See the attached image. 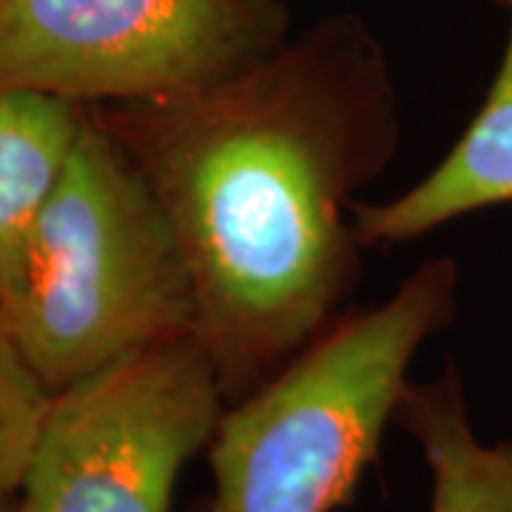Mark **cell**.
Masks as SVG:
<instances>
[{
    "label": "cell",
    "instance_id": "cell-1",
    "mask_svg": "<svg viewBox=\"0 0 512 512\" xmlns=\"http://www.w3.org/2000/svg\"><path fill=\"white\" fill-rule=\"evenodd\" d=\"M382 46L336 15L228 80L94 114L183 245L225 402L328 328L353 285V194L396 146Z\"/></svg>",
    "mask_w": 512,
    "mask_h": 512
},
{
    "label": "cell",
    "instance_id": "cell-2",
    "mask_svg": "<svg viewBox=\"0 0 512 512\" xmlns=\"http://www.w3.org/2000/svg\"><path fill=\"white\" fill-rule=\"evenodd\" d=\"M0 322L52 393L197 328L171 220L94 114L0 296Z\"/></svg>",
    "mask_w": 512,
    "mask_h": 512
},
{
    "label": "cell",
    "instance_id": "cell-3",
    "mask_svg": "<svg viewBox=\"0 0 512 512\" xmlns=\"http://www.w3.org/2000/svg\"><path fill=\"white\" fill-rule=\"evenodd\" d=\"M458 265L424 262L379 308L330 322L222 410L202 512H336L379 458L421 342L450 322Z\"/></svg>",
    "mask_w": 512,
    "mask_h": 512
},
{
    "label": "cell",
    "instance_id": "cell-4",
    "mask_svg": "<svg viewBox=\"0 0 512 512\" xmlns=\"http://www.w3.org/2000/svg\"><path fill=\"white\" fill-rule=\"evenodd\" d=\"M288 35L282 0H0V89L151 100L242 74Z\"/></svg>",
    "mask_w": 512,
    "mask_h": 512
},
{
    "label": "cell",
    "instance_id": "cell-5",
    "mask_svg": "<svg viewBox=\"0 0 512 512\" xmlns=\"http://www.w3.org/2000/svg\"><path fill=\"white\" fill-rule=\"evenodd\" d=\"M225 407L194 333L123 356L52 393L9 512H171L180 473Z\"/></svg>",
    "mask_w": 512,
    "mask_h": 512
},
{
    "label": "cell",
    "instance_id": "cell-6",
    "mask_svg": "<svg viewBox=\"0 0 512 512\" xmlns=\"http://www.w3.org/2000/svg\"><path fill=\"white\" fill-rule=\"evenodd\" d=\"M495 3L510 18V35L481 109L421 183L387 202L353 205L362 245L419 239L464 214L512 202V0Z\"/></svg>",
    "mask_w": 512,
    "mask_h": 512
},
{
    "label": "cell",
    "instance_id": "cell-7",
    "mask_svg": "<svg viewBox=\"0 0 512 512\" xmlns=\"http://www.w3.org/2000/svg\"><path fill=\"white\" fill-rule=\"evenodd\" d=\"M393 419L430 470V512H512V441L478 439L456 367L436 382H407Z\"/></svg>",
    "mask_w": 512,
    "mask_h": 512
},
{
    "label": "cell",
    "instance_id": "cell-8",
    "mask_svg": "<svg viewBox=\"0 0 512 512\" xmlns=\"http://www.w3.org/2000/svg\"><path fill=\"white\" fill-rule=\"evenodd\" d=\"M86 106L37 89H0V296L43 205L69 165Z\"/></svg>",
    "mask_w": 512,
    "mask_h": 512
},
{
    "label": "cell",
    "instance_id": "cell-9",
    "mask_svg": "<svg viewBox=\"0 0 512 512\" xmlns=\"http://www.w3.org/2000/svg\"><path fill=\"white\" fill-rule=\"evenodd\" d=\"M49 404L52 390L37 379L0 322V512L18 501Z\"/></svg>",
    "mask_w": 512,
    "mask_h": 512
}]
</instances>
